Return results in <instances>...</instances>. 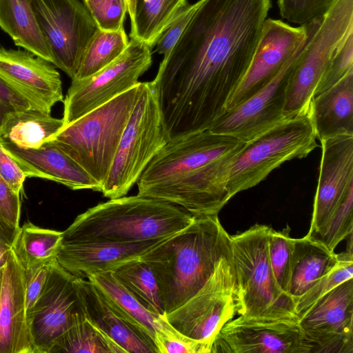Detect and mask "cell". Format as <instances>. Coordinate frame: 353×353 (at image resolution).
Returning <instances> with one entry per match:
<instances>
[{
	"mask_svg": "<svg viewBox=\"0 0 353 353\" xmlns=\"http://www.w3.org/2000/svg\"><path fill=\"white\" fill-rule=\"evenodd\" d=\"M321 159L309 237L316 234L353 188V133L319 140Z\"/></svg>",
	"mask_w": 353,
	"mask_h": 353,
	"instance_id": "cell-17",
	"label": "cell"
},
{
	"mask_svg": "<svg viewBox=\"0 0 353 353\" xmlns=\"http://www.w3.org/2000/svg\"><path fill=\"white\" fill-rule=\"evenodd\" d=\"M128 6V13L131 19L134 12V0H125Z\"/></svg>",
	"mask_w": 353,
	"mask_h": 353,
	"instance_id": "cell-48",
	"label": "cell"
},
{
	"mask_svg": "<svg viewBox=\"0 0 353 353\" xmlns=\"http://www.w3.org/2000/svg\"><path fill=\"white\" fill-rule=\"evenodd\" d=\"M188 4V0H134L130 38L152 48L163 32Z\"/></svg>",
	"mask_w": 353,
	"mask_h": 353,
	"instance_id": "cell-28",
	"label": "cell"
},
{
	"mask_svg": "<svg viewBox=\"0 0 353 353\" xmlns=\"http://www.w3.org/2000/svg\"><path fill=\"white\" fill-rule=\"evenodd\" d=\"M154 342L157 353H211L212 345L190 338L173 327L159 315L156 321Z\"/></svg>",
	"mask_w": 353,
	"mask_h": 353,
	"instance_id": "cell-36",
	"label": "cell"
},
{
	"mask_svg": "<svg viewBox=\"0 0 353 353\" xmlns=\"http://www.w3.org/2000/svg\"><path fill=\"white\" fill-rule=\"evenodd\" d=\"M197 1L188 3L168 25L156 43V52L166 57L174 46L191 19Z\"/></svg>",
	"mask_w": 353,
	"mask_h": 353,
	"instance_id": "cell-40",
	"label": "cell"
},
{
	"mask_svg": "<svg viewBox=\"0 0 353 353\" xmlns=\"http://www.w3.org/2000/svg\"><path fill=\"white\" fill-rule=\"evenodd\" d=\"M229 253L230 235L216 214L194 216L139 258L154 275L167 314L194 295Z\"/></svg>",
	"mask_w": 353,
	"mask_h": 353,
	"instance_id": "cell-3",
	"label": "cell"
},
{
	"mask_svg": "<svg viewBox=\"0 0 353 353\" xmlns=\"http://www.w3.org/2000/svg\"><path fill=\"white\" fill-rule=\"evenodd\" d=\"M299 325L312 345V352H353V279L316 300Z\"/></svg>",
	"mask_w": 353,
	"mask_h": 353,
	"instance_id": "cell-16",
	"label": "cell"
},
{
	"mask_svg": "<svg viewBox=\"0 0 353 353\" xmlns=\"http://www.w3.org/2000/svg\"><path fill=\"white\" fill-rule=\"evenodd\" d=\"M3 147L19 163L27 177L60 183L73 190L101 192L99 184L74 159L49 141L39 148H21L0 139Z\"/></svg>",
	"mask_w": 353,
	"mask_h": 353,
	"instance_id": "cell-23",
	"label": "cell"
},
{
	"mask_svg": "<svg viewBox=\"0 0 353 353\" xmlns=\"http://www.w3.org/2000/svg\"><path fill=\"white\" fill-rule=\"evenodd\" d=\"M311 25L294 27L266 19L252 62L226 102L224 114L252 97L294 59L305 43Z\"/></svg>",
	"mask_w": 353,
	"mask_h": 353,
	"instance_id": "cell-15",
	"label": "cell"
},
{
	"mask_svg": "<svg viewBox=\"0 0 353 353\" xmlns=\"http://www.w3.org/2000/svg\"><path fill=\"white\" fill-rule=\"evenodd\" d=\"M62 234L27 222L20 226L12 250L23 269L48 263L55 259Z\"/></svg>",
	"mask_w": 353,
	"mask_h": 353,
	"instance_id": "cell-29",
	"label": "cell"
},
{
	"mask_svg": "<svg viewBox=\"0 0 353 353\" xmlns=\"http://www.w3.org/2000/svg\"><path fill=\"white\" fill-rule=\"evenodd\" d=\"M87 279L97 285L119 306L138 321L154 339L156 321L159 316L145 309L114 277L111 271L94 274Z\"/></svg>",
	"mask_w": 353,
	"mask_h": 353,
	"instance_id": "cell-33",
	"label": "cell"
},
{
	"mask_svg": "<svg viewBox=\"0 0 353 353\" xmlns=\"http://www.w3.org/2000/svg\"><path fill=\"white\" fill-rule=\"evenodd\" d=\"M0 77L43 112L50 113L57 103L63 101L59 72L26 50L0 48Z\"/></svg>",
	"mask_w": 353,
	"mask_h": 353,
	"instance_id": "cell-19",
	"label": "cell"
},
{
	"mask_svg": "<svg viewBox=\"0 0 353 353\" xmlns=\"http://www.w3.org/2000/svg\"><path fill=\"white\" fill-rule=\"evenodd\" d=\"M0 176L17 194H20L27 177L16 159L0 141Z\"/></svg>",
	"mask_w": 353,
	"mask_h": 353,
	"instance_id": "cell-44",
	"label": "cell"
},
{
	"mask_svg": "<svg viewBox=\"0 0 353 353\" xmlns=\"http://www.w3.org/2000/svg\"><path fill=\"white\" fill-rule=\"evenodd\" d=\"M337 0H278L281 17L290 23L307 25L321 19Z\"/></svg>",
	"mask_w": 353,
	"mask_h": 353,
	"instance_id": "cell-38",
	"label": "cell"
},
{
	"mask_svg": "<svg viewBox=\"0 0 353 353\" xmlns=\"http://www.w3.org/2000/svg\"><path fill=\"white\" fill-rule=\"evenodd\" d=\"M84 313L88 320L126 353H157L153 337L97 285L78 278Z\"/></svg>",
	"mask_w": 353,
	"mask_h": 353,
	"instance_id": "cell-20",
	"label": "cell"
},
{
	"mask_svg": "<svg viewBox=\"0 0 353 353\" xmlns=\"http://www.w3.org/2000/svg\"><path fill=\"white\" fill-rule=\"evenodd\" d=\"M167 238L129 243L61 242L55 256L57 263L77 278L114 270L139 258Z\"/></svg>",
	"mask_w": 353,
	"mask_h": 353,
	"instance_id": "cell-21",
	"label": "cell"
},
{
	"mask_svg": "<svg viewBox=\"0 0 353 353\" xmlns=\"http://www.w3.org/2000/svg\"><path fill=\"white\" fill-rule=\"evenodd\" d=\"M339 255L307 235L293 239L288 295L294 302L336 265Z\"/></svg>",
	"mask_w": 353,
	"mask_h": 353,
	"instance_id": "cell-25",
	"label": "cell"
},
{
	"mask_svg": "<svg viewBox=\"0 0 353 353\" xmlns=\"http://www.w3.org/2000/svg\"><path fill=\"white\" fill-rule=\"evenodd\" d=\"M297 316L240 315L216 334L211 353H312Z\"/></svg>",
	"mask_w": 353,
	"mask_h": 353,
	"instance_id": "cell-13",
	"label": "cell"
},
{
	"mask_svg": "<svg viewBox=\"0 0 353 353\" xmlns=\"http://www.w3.org/2000/svg\"><path fill=\"white\" fill-rule=\"evenodd\" d=\"M352 71H353V32H350L338 47L313 97L336 83Z\"/></svg>",
	"mask_w": 353,
	"mask_h": 353,
	"instance_id": "cell-39",
	"label": "cell"
},
{
	"mask_svg": "<svg viewBox=\"0 0 353 353\" xmlns=\"http://www.w3.org/2000/svg\"><path fill=\"white\" fill-rule=\"evenodd\" d=\"M353 232V188L330 216L323 228L310 237L334 251L336 245Z\"/></svg>",
	"mask_w": 353,
	"mask_h": 353,
	"instance_id": "cell-37",
	"label": "cell"
},
{
	"mask_svg": "<svg viewBox=\"0 0 353 353\" xmlns=\"http://www.w3.org/2000/svg\"><path fill=\"white\" fill-rule=\"evenodd\" d=\"M317 139L310 101L246 142L230 168V196L256 185L285 161L306 157Z\"/></svg>",
	"mask_w": 353,
	"mask_h": 353,
	"instance_id": "cell-6",
	"label": "cell"
},
{
	"mask_svg": "<svg viewBox=\"0 0 353 353\" xmlns=\"http://www.w3.org/2000/svg\"><path fill=\"white\" fill-rule=\"evenodd\" d=\"M194 216L175 204L136 195L110 199L79 214L61 242L129 243L168 238Z\"/></svg>",
	"mask_w": 353,
	"mask_h": 353,
	"instance_id": "cell-4",
	"label": "cell"
},
{
	"mask_svg": "<svg viewBox=\"0 0 353 353\" xmlns=\"http://www.w3.org/2000/svg\"><path fill=\"white\" fill-rule=\"evenodd\" d=\"M129 42L124 27L115 31L98 28L90 41L72 81L85 79L101 70L121 56Z\"/></svg>",
	"mask_w": 353,
	"mask_h": 353,
	"instance_id": "cell-32",
	"label": "cell"
},
{
	"mask_svg": "<svg viewBox=\"0 0 353 353\" xmlns=\"http://www.w3.org/2000/svg\"><path fill=\"white\" fill-rule=\"evenodd\" d=\"M110 0H83L84 6L91 14Z\"/></svg>",
	"mask_w": 353,
	"mask_h": 353,
	"instance_id": "cell-46",
	"label": "cell"
},
{
	"mask_svg": "<svg viewBox=\"0 0 353 353\" xmlns=\"http://www.w3.org/2000/svg\"><path fill=\"white\" fill-rule=\"evenodd\" d=\"M30 108V102L0 77V131L11 115Z\"/></svg>",
	"mask_w": 353,
	"mask_h": 353,
	"instance_id": "cell-42",
	"label": "cell"
},
{
	"mask_svg": "<svg viewBox=\"0 0 353 353\" xmlns=\"http://www.w3.org/2000/svg\"><path fill=\"white\" fill-rule=\"evenodd\" d=\"M139 257L121 264L111 272L145 309L156 315H163L157 280L148 264Z\"/></svg>",
	"mask_w": 353,
	"mask_h": 353,
	"instance_id": "cell-31",
	"label": "cell"
},
{
	"mask_svg": "<svg viewBox=\"0 0 353 353\" xmlns=\"http://www.w3.org/2000/svg\"><path fill=\"white\" fill-rule=\"evenodd\" d=\"M78 278L53 259L36 304L27 316L34 353H49L57 339L83 314Z\"/></svg>",
	"mask_w": 353,
	"mask_h": 353,
	"instance_id": "cell-14",
	"label": "cell"
},
{
	"mask_svg": "<svg viewBox=\"0 0 353 353\" xmlns=\"http://www.w3.org/2000/svg\"><path fill=\"white\" fill-rule=\"evenodd\" d=\"M338 255L339 261L334 268L296 301L294 312L298 318L322 296L344 281L353 279V253L345 251Z\"/></svg>",
	"mask_w": 353,
	"mask_h": 353,
	"instance_id": "cell-34",
	"label": "cell"
},
{
	"mask_svg": "<svg viewBox=\"0 0 353 353\" xmlns=\"http://www.w3.org/2000/svg\"><path fill=\"white\" fill-rule=\"evenodd\" d=\"M152 50L147 43L131 39L125 50L110 64L89 78L72 81L63 101L64 125L137 85L152 65Z\"/></svg>",
	"mask_w": 353,
	"mask_h": 353,
	"instance_id": "cell-11",
	"label": "cell"
},
{
	"mask_svg": "<svg viewBox=\"0 0 353 353\" xmlns=\"http://www.w3.org/2000/svg\"><path fill=\"white\" fill-rule=\"evenodd\" d=\"M0 27L17 46L52 63L50 50L39 28L30 0H0Z\"/></svg>",
	"mask_w": 353,
	"mask_h": 353,
	"instance_id": "cell-26",
	"label": "cell"
},
{
	"mask_svg": "<svg viewBox=\"0 0 353 353\" xmlns=\"http://www.w3.org/2000/svg\"><path fill=\"white\" fill-rule=\"evenodd\" d=\"M19 196L0 176V217L17 229L20 228Z\"/></svg>",
	"mask_w": 353,
	"mask_h": 353,
	"instance_id": "cell-43",
	"label": "cell"
},
{
	"mask_svg": "<svg viewBox=\"0 0 353 353\" xmlns=\"http://www.w3.org/2000/svg\"><path fill=\"white\" fill-rule=\"evenodd\" d=\"M353 32V0H337L319 20L295 57L286 91L284 114L298 112L312 99L339 45Z\"/></svg>",
	"mask_w": 353,
	"mask_h": 353,
	"instance_id": "cell-9",
	"label": "cell"
},
{
	"mask_svg": "<svg viewBox=\"0 0 353 353\" xmlns=\"http://www.w3.org/2000/svg\"><path fill=\"white\" fill-rule=\"evenodd\" d=\"M52 64L73 79L98 28L79 0H30Z\"/></svg>",
	"mask_w": 353,
	"mask_h": 353,
	"instance_id": "cell-12",
	"label": "cell"
},
{
	"mask_svg": "<svg viewBox=\"0 0 353 353\" xmlns=\"http://www.w3.org/2000/svg\"><path fill=\"white\" fill-rule=\"evenodd\" d=\"M11 250V246L0 241V269L6 265Z\"/></svg>",
	"mask_w": 353,
	"mask_h": 353,
	"instance_id": "cell-47",
	"label": "cell"
},
{
	"mask_svg": "<svg viewBox=\"0 0 353 353\" xmlns=\"http://www.w3.org/2000/svg\"><path fill=\"white\" fill-rule=\"evenodd\" d=\"M290 232L289 226L282 231L271 228L268 237V256L272 272L279 288L288 295L293 251V239Z\"/></svg>",
	"mask_w": 353,
	"mask_h": 353,
	"instance_id": "cell-35",
	"label": "cell"
},
{
	"mask_svg": "<svg viewBox=\"0 0 353 353\" xmlns=\"http://www.w3.org/2000/svg\"><path fill=\"white\" fill-rule=\"evenodd\" d=\"M271 228L256 224L243 232L230 235L236 276L237 313L240 315L297 316L294 301L281 291L272 272L268 256Z\"/></svg>",
	"mask_w": 353,
	"mask_h": 353,
	"instance_id": "cell-7",
	"label": "cell"
},
{
	"mask_svg": "<svg viewBox=\"0 0 353 353\" xmlns=\"http://www.w3.org/2000/svg\"><path fill=\"white\" fill-rule=\"evenodd\" d=\"M3 272V268H1L0 269V295H1V285H2Z\"/></svg>",
	"mask_w": 353,
	"mask_h": 353,
	"instance_id": "cell-49",
	"label": "cell"
},
{
	"mask_svg": "<svg viewBox=\"0 0 353 353\" xmlns=\"http://www.w3.org/2000/svg\"><path fill=\"white\" fill-rule=\"evenodd\" d=\"M237 311L236 276L229 253L194 295L163 316L185 336L212 345L218 332Z\"/></svg>",
	"mask_w": 353,
	"mask_h": 353,
	"instance_id": "cell-10",
	"label": "cell"
},
{
	"mask_svg": "<svg viewBox=\"0 0 353 353\" xmlns=\"http://www.w3.org/2000/svg\"><path fill=\"white\" fill-rule=\"evenodd\" d=\"M295 57L266 85L222 115L209 130L247 142L286 117V91Z\"/></svg>",
	"mask_w": 353,
	"mask_h": 353,
	"instance_id": "cell-18",
	"label": "cell"
},
{
	"mask_svg": "<svg viewBox=\"0 0 353 353\" xmlns=\"http://www.w3.org/2000/svg\"><path fill=\"white\" fill-rule=\"evenodd\" d=\"M126 353L113 339L94 325L85 313L54 342L49 353Z\"/></svg>",
	"mask_w": 353,
	"mask_h": 353,
	"instance_id": "cell-30",
	"label": "cell"
},
{
	"mask_svg": "<svg viewBox=\"0 0 353 353\" xmlns=\"http://www.w3.org/2000/svg\"><path fill=\"white\" fill-rule=\"evenodd\" d=\"M0 353H34L26 316L24 271L12 250L3 272Z\"/></svg>",
	"mask_w": 353,
	"mask_h": 353,
	"instance_id": "cell-22",
	"label": "cell"
},
{
	"mask_svg": "<svg viewBox=\"0 0 353 353\" xmlns=\"http://www.w3.org/2000/svg\"><path fill=\"white\" fill-rule=\"evenodd\" d=\"M50 263L34 265L28 269L23 268L25 276L26 316L30 313L41 294L46 281Z\"/></svg>",
	"mask_w": 353,
	"mask_h": 353,
	"instance_id": "cell-41",
	"label": "cell"
},
{
	"mask_svg": "<svg viewBox=\"0 0 353 353\" xmlns=\"http://www.w3.org/2000/svg\"><path fill=\"white\" fill-rule=\"evenodd\" d=\"M19 229L8 223L0 217V241L12 247Z\"/></svg>",
	"mask_w": 353,
	"mask_h": 353,
	"instance_id": "cell-45",
	"label": "cell"
},
{
	"mask_svg": "<svg viewBox=\"0 0 353 353\" xmlns=\"http://www.w3.org/2000/svg\"><path fill=\"white\" fill-rule=\"evenodd\" d=\"M64 125L62 119L30 108L11 115L0 131V139L19 148H39L49 141Z\"/></svg>",
	"mask_w": 353,
	"mask_h": 353,
	"instance_id": "cell-27",
	"label": "cell"
},
{
	"mask_svg": "<svg viewBox=\"0 0 353 353\" xmlns=\"http://www.w3.org/2000/svg\"><path fill=\"white\" fill-rule=\"evenodd\" d=\"M245 144L209 129L168 140L139 177L137 194L175 204L194 216L216 215L232 198L229 173Z\"/></svg>",
	"mask_w": 353,
	"mask_h": 353,
	"instance_id": "cell-2",
	"label": "cell"
},
{
	"mask_svg": "<svg viewBox=\"0 0 353 353\" xmlns=\"http://www.w3.org/2000/svg\"><path fill=\"white\" fill-rule=\"evenodd\" d=\"M318 140L342 132L353 133V71L311 100Z\"/></svg>",
	"mask_w": 353,
	"mask_h": 353,
	"instance_id": "cell-24",
	"label": "cell"
},
{
	"mask_svg": "<svg viewBox=\"0 0 353 353\" xmlns=\"http://www.w3.org/2000/svg\"><path fill=\"white\" fill-rule=\"evenodd\" d=\"M154 79L168 140L210 129L245 74L272 0H198Z\"/></svg>",
	"mask_w": 353,
	"mask_h": 353,
	"instance_id": "cell-1",
	"label": "cell"
},
{
	"mask_svg": "<svg viewBox=\"0 0 353 353\" xmlns=\"http://www.w3.org/2000/svg\"><path fill=\"white\" fill-rule=\"evenodd\" d=\"M140 89L141 82L64 125L50 140L80 165L101 191Z\"/></svg>",
	"mask_w": 353,
	"mask_h": 353,
	"instance_id": "cell-5",
	"label": "cell"
},
{
	"mask_svg": "<svg viewBox=\"0 0 353 353\" xmlns=\"http://www.w3.org/2000/svg\"><path fill=\"white\" fill-rule=\"evenodd\" d=\"M168 141L157 85L154 80L141 82L137 103L102 186L103 195L110 199L125 196Z\"/></svg>",
	"mask_w": 353,
	"mask_h": 353,
	"instance_id": "cell-8",
	"label": "cell"
}]
</instances>
